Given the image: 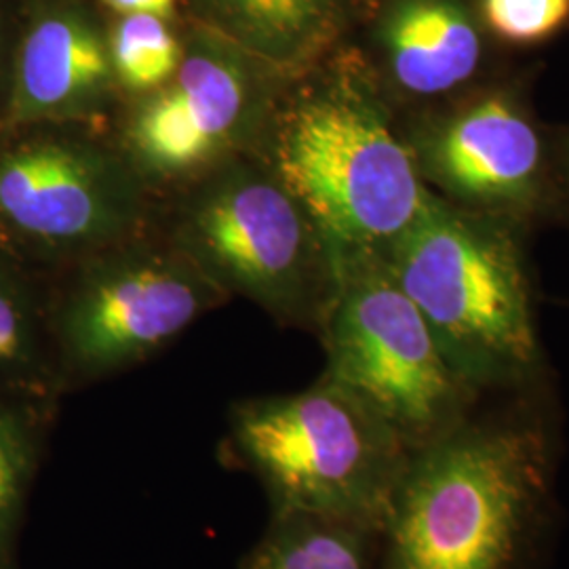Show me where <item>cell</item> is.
Returning <instances> with one entry per match:
<instances>
[{"label": "cell", "instance_id": "cell-14", "mask_svg": "<svg viewBox=\"0 0 569 569\" xmlns=\"http://www.w3.org/2000/svg\"><path fill=\"white\" fill-rule=\"evenodd\" d=\"M380 536L342 519L310 512H272L241 569H369Z\"/></svg>", "mask_w": 569, "mask_h": 569}, {"label": "cell", "instance_id": "cell-2", "mask_svg": "<svg viewBox=\"0 0 569 569\" xmlns=\"http://www.w3.org/2000/svg\"><path fill=\"white\" fill-rule=\"evenodd\" d=\"M274 176L302 204L331 266L387 249L430 199L366 74L340 68L305 87L274 121Z\"/></svg>", "mask_w": 569, "mask_h": 569}, {"label": "cell", "instance_id": "cell-18", "mask_svg": "<svg viewBox=\"0 0 569 569\" xmlns=\"http://www.w3.org/2000/svg\"><path fill=\"white\" fill-rule=\"evenodd\" d=\"M489 30L512 44H536L569 21V0H483Z\"/></svg>", "mask_w": 569, "mask_h": 569}, {"label": "cell", "instance_id": "cell-5", "mask_svg": "<svg viewBox=\"0 0 569 569\" xmlns=\"http://www.w3.org/2000/svg\"><path fill=\"white\" fill-rule=\"evenodd\" d=\"M321 333L326 378L378 413L411 451L470 418L477 390L449 366L418 308L376 253L333 264Z\"/></svg>", "mask_w": 569, "mask_h": 569}, {"label": "cell", "instance_id": "cell-19", "mask_svg": "<svg viewBox=\"0 0 569 569\" xmlns=\"http://www.w3.org/2000/svg\"><path fill=\"white\" fill-rule=\"evenodd\" d=\"M103 7L119 16H157V18H171L176 11L178 0H100Z\"/></svg>", "mask_w": 569, "mask_h": 569}, {"label": "cell", "instance_id": "cell-12", "mask_svg": "<svg viewBox=\"0 0 569 569\" xmlns=\"http://www.w3.org/2000/svg\"><path fill=\"white\" fill-rule=\"evenodd\" d=\"M352 0H188L201 30L272 77H300L345 32Z\"/></svg>", "mask_w": 569, "mask_h": 569}, {"label": "cell", "instance_id": "cell-10", "mask_svg": "<svg viewBox=\"0 0 569 569\" xmlns=\"http://www.w3.org/2000/svg\"><path fill=\"white\" fill-rule=\"evenodd\" d=\"M422 178L486 216L528 207L542 178V142L523 108L498 91L420 129Z\"/></svg>", "mask_w": 569, "mask_h": 569}, {"label": "cell", "instance_id": "cell-13", "mask_svg": "<svg viewBox=\"0 0 569 569\" xmlns=\"http://www.w3.org/2000/svg\"><path fill=\"white\" fill-rule=\"evenodd\" d=\"M380 42L392 81L418 98L458 89L481 61L477 23L458 0H392Z\"/></svg>", "mask_w": 569, "mask_h": 569}, {"label": "cell", "instance_id": "cell-8", "mask_svg": "<svg viewBox=\"0 0 569 569\" xmlns=\"http://www.w3.org/2000/svg\"><path fill=\"white\" fill-rule=\"evenodd\" d=\"M262 72L241 51L201 30L183 47L178 72L136 106L127 127L133 161L163 178L220 161L264 114Z\"/></svg>", "mask_w": 569, "mask_h": 569}, {"label": "cell", "instance_id": "cell-9", "mask_svg": "<svg viewBox=\"0 0 569 569\" xmlns=\"http://www.w3.org/2000/svg\"><path fill=\"white\" fill-rule=\"evenodd\" d=\"M140 190L91 143L39 140L0 154V220L53 247H98L136 224Z\"/></svg>", "mask_w": 569, "mask_h": 569}, {"label": "cell", "instance_id": "cell-11", "mask_svg": "<svg viewBox=\"0 0 569 569\" xmlns=\"http://www.w3.org/2000/svg\"><path fill=\"white\" fill-rule=\"evenodd\" d=\"M117 84L110 47L77 7H56L30 23L16 68L13 112L20 121L93 114Z\"/></svg>", "mask_w": 569, "mask_h": 569}, {"label": "cell", "instance_id": "cell-4", "mask_svg": "<svg viewBox=\"0 0 569 569\" xmlns=\"http://www.w3.org/2000/svg\"><path fill=\"white\" fill-rule=\"evenodd\" d=\"M230 456L264 486L272 512H310L382 533L413 451L329 378L232 407Z\"/></svg>", "mask_w": 569, "mask_h": 569}, {"label": "cell", "instance_id": "cell-7", "mask_svg": "<svg viewBox=\"0 0 569 569\" xmlns=\"http://www.w3.org/2000/svg\"><path fill=\"white\" fill-rule=\"evenodd\" d=\"M224 291L188 256L124 253L82 274L56 315L61 363L96 380L173 342Z\"/></svg>", "mask_w": 569, "mask_h": 569}, {"label": "cell", "instance_id": "cell-15", "mask_svg": "<svg viewBox=\"0 0 569 569\" xmlns=\"http://www.w3.org/2000/svg\"><path fill=\"white\" fill-rule=\"evenodd\" d=\"M42 416L0 395V569L16 568L21 521L42 456Z\"/></svg>", "mask_w": 569, "mask_h": 569}, {"label": "cell", "instance_id": "cell-6", "mask_svg": "<svg viewBox=\"0 0 569 569\" xmlns=\"http://www.w3.org/2000/svg\"><path fill=\"white\" fill-rule=\"evenodd\" d=\"M182 243L224 293H241L283 321L321 327L333 268L323 266L319 230L272 169L230 167L207 183L186 211Z\"/></svg>", "mask_w": 569, "mask_h": 569}, {"label": "cell", "instance_id": "cell-16", "mask_svg": "<svg viewBox=\"0 0 569 569\" xmlns=\"http://www.w3.org/2000/svg\"><path fill=\"white\" fill-rule=\"evenodd\" d=\"M53 385L42 329L30 302L0 277V395L42 401Z\"/></svg>", "mask_w": 569, "mask_h": 569}, {"label": "cell", "instance_id": "cell-17", "mask_svg": "<svg viewBox=\"0 0 569 569\" xmlns=\"http://www.w3.org/2000/svg\"><path fill=\"white\" fill-rule=\"evenodd\" d=\"M108 47L114 79L122 89L140 96L163 87L183 58L182 42L157 16H122Z\"/></svg>", "mask_w": 569, "mask_h": 569}, {"label": "cell", "instance_id": "cell-3", "mask_svg": "<svg viewBox=\"0 0 569 569\" xmlns=\"http://www.w3.org/2000/svg\"><path fill=\"white\" fill-rule=\"evenodd\" d=\"M392 281L472 390L519 387L540 366L528 277L509 230L430 194L387 244Z\"/></svg>", "mask_w": 569, "mask_h": 569}, {"label": "cell", "instance_id": "cell-1", "mask_svg": "<svg viewBox=\"0 0 569 569\" xmlns=\"http://www.w3.org/2000/svg\"><path fill=\"white\" fill-rule=\"evenodd\" d=\"M552 446L523 420H472L413 451L378 569H521L549 509Z\"/></svg>", "mask_w": 569, "mask_h": 569}]
</instances>
